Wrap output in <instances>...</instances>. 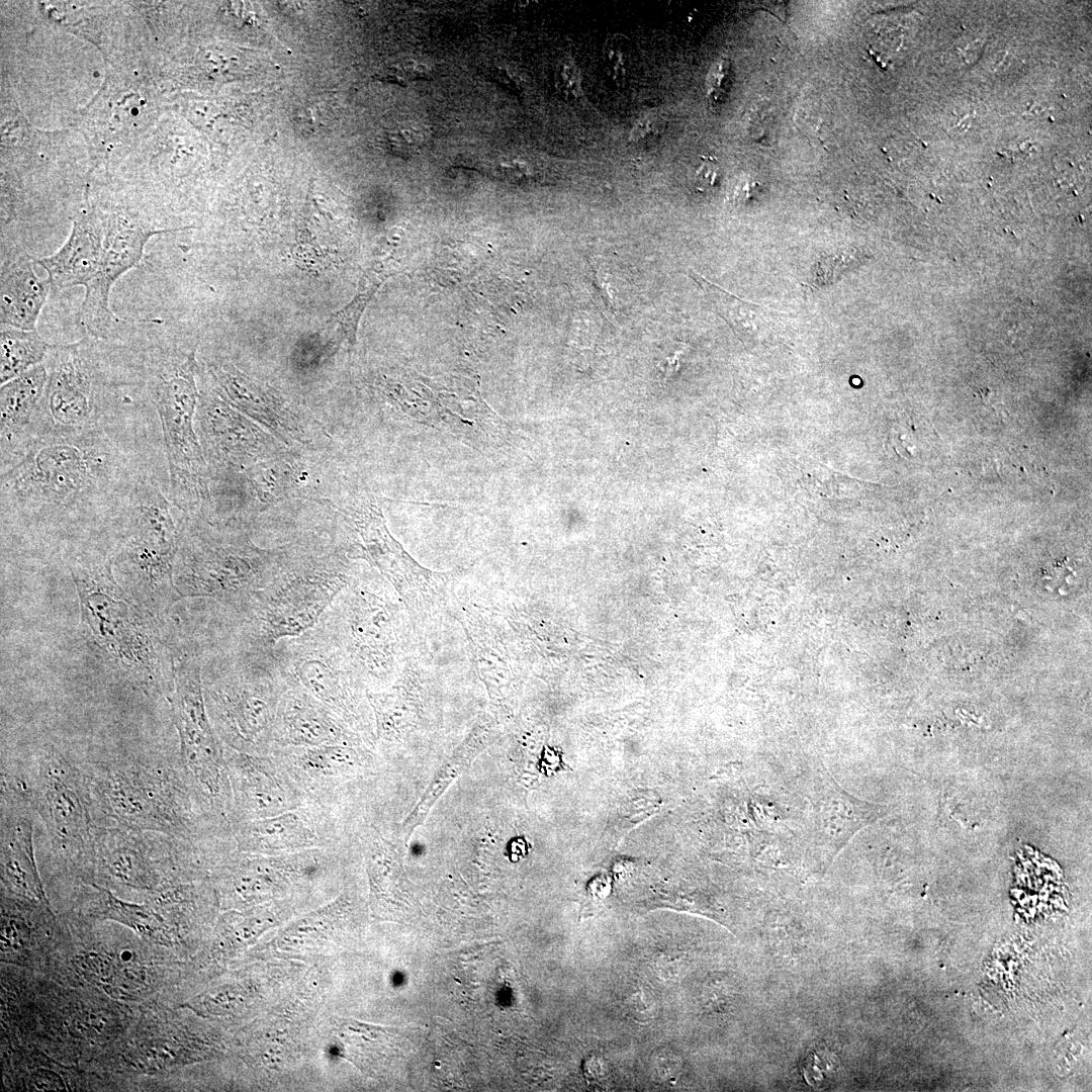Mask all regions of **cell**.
I'll use <instances>...</instances> for the list:
<instances>
[{
	"mask_svg": "<svg viewBox=\"0 0 1092 1092\" xmlns=\"http://www.w3.org/2000/svg\"><path fill=\"white\" fill-rule=\"evenodd\" d=\"M148 477L168 487L158 416L37 437L1 468L2 520L49 536L111 533Z\"/></svg>",
	"mask_w": 1092,
	"mask_h": 1092,
	"instance_id": "obj_1",
	"label": "cell"
},
{
	"mask_svg": "<svg viewBox=\"0 0 1092 1092\" xmlns=\"http://www.w3.org/2000/svg\"><path fill=\"white\" fill-rule=\"evenodd\" d=\"M353 569L337 548L310 537L288 545L278 573L229 613L234 647L268 649L317 624L351 579Z\"/></svg>",
	"mask_w": 1092,
	"mask_h": 1092,
	"instance_id": "obj_2",
	"label": "cell"
},
{
	"mask_svg": "<svg viewBox=\"0 0 1092 1092\" xmlns=\"http://www.w3.org/2000/svg\"><path fill=\"white\" fill-rule=\"evenodd\" d=\"M96 808L117 825L197 845L232 840L231 824L185 766L168 769L125 760L89 782Z\"/></svg>",
	"mask_w": 1092,
	"mask_h": 1092,
	"instance_id": "obj_3",
	"label": "cell"
},
{
	"mask_svg": "<svg viewBox=\"0 0 1092 1092\" xmlns=\"http://www.w3.org/2000/svg\"><path fill=\"white\" fill-rule=\"evenodd\" d=\"M43 364L48 381L32 439L84 432L155 414L150 398L119 395L120 386L146 379H121L120 372H113L111 360L87 340L51 345Z\"/></svg>",
	"mask_w": 1092,
	"mask_h": 1092,
	"instance_id": "obj_4",
	"label": "cell"
},
{
	"mask_svg": "<svg viewBox=\"0 0 1092 1092\" xmlns=\"http://www.w3.org/2000/svg\"><path fill=\"white\" fill-rule=\"evenodd\" d=\"M174 584L181 597L235 605L265 586L280 570L288 545L261 548L232 520L181 518Z\"/></svg>",
	"mask_w": 1092,
	"mask_h": 1092,
	"instance_id": "obj_5",
	"label": "cell"
},
{
	"mask_svg": "<svg viewBox=\"0 0 1092 1092\" xmlns=\"http://www.w3.org/2000/svg\"><path fill=\"white\" fill-rule=\"evenodd\" d=\"M144 362L168 464V497L184 515L207 512L210 476L194 425L199 401L194 353L155 348Z\"/></svg>",
	"mask_w": 1092,
	"mask_h": 1092,
	"instance_id": "obj_6",
	"label": "cell"
},
{
	"mask_svg": "<svg viewBox=\"0 0 1092 1092\" xmlns=\"http://www.w3.org/2000/svg\"><path fill=\"white\" fill-rule=\"evenodd\" d=\"M383 582L353 573L318 621L373 692L390 686L411 656L408 612L393 586Z\"/></svg>",
	"mask_w": 1092,
	"mask_h": 1092,
	"instance_id": "obj_7",
	"label": "cell"
},
{
	"mask_svg": "<svg viewBox=\"0 0 1092 1092\" xmlns=\"http://www.w3.org/2000/svg\"><path fill=\"white\" fill-rule=\"evenodd\" d=\"M221 673L203 686L209 719L224 747L269 755L287 676L274 647H234Z\"/></svg>",
	"mask_w": 1092,
	"mask_h": 1092,
	"instance_id": "obj_8",
	"label": "cell"
},
{
	"mask_svg": "<svg viewBox=\"0 0 1092 1092\" xmlns=\"http://www.w3.org/2000/svg\"><path fill=\"white\" fill-rule=\"evenodd\" d=\"M274 652L288 682L316 698L376 748L367 689L345 650L320 622L298 636L279 641Z\"/></svg>",
	"mask_w": 1092,
	"mask_h": 1092,
	"instance_id": "obj_9",
	"label": "cell"
},
{
	"mask_svg": "<svg viewBox=\"0 0 1092 1092\" xmlns=\"http://www.w3.org/2000/svg\"><path fill=\"white\" fill-rule=\"evenodd\" d=\"M350 546L375 566L393 586L413 623L441 612L448 601L452 572H435L420 565L390 535L379 508L364 503L342 511Z\"/></svg>",
	"mask_w": 1092,
	"mask_h": 1092,
	"instance_id": "obj_10",
	"label": "cell"
},
{
	"mask_svg": "<svg viewBox=\"0 0 1092 1092\" xmlns=\"http://www.w3.org/2000/svg\"><path fill=\"white\" fill-rule=\"evenodd\" d=\"M201 666L197 653H185L173 663V722L179 736L180 756L189 775L214 808L228 817L231 788L224 748L207 713Z\"/></svg>",
	"mask_w": 1092,
	"mask_h": 1092,
	"instance_id": "obj_11",
	"label": "cell"
},
{
	"mask_svg": "<svg viewBox=\"0 0 1092 1092\" xmlns=\"http://www.w3.org/2000/svg\"><path fill=\"white\" fill-rule=\"evenodd\" d=\"M37 800L54 849L74 861L96 856V808L89 781L54 750L38 760Z\"/></svg>",
	"mask_w": 1092,
	"mask_h": 1092,
	"instance_id": "obj_12",
	"label": "cell"
},
{
	"mask_svg": "<svg viewBox=\"0 0 1092 1092\" xmlns=\"http://www.w3.org/2000/svg\"><path fill=\"white\" fill-rule=\"evenodd\" d=\"M307 803L332 812L347 803L353 783L370 774L375 749L365 744L286 746L272 752Z\"/></svg>",
	"mask_w": 1092,
	"mask_h": 1092,
	"instance_id": "obj_13",
	"label": "cell"
},
{
	"mask_svg": "<svg viewBox=\"0 0 1092 1092\" xmlns=\"http://www.w3.org/2000/svg\"><path fill=\"white\" fill-rule=\"evenodd\" d=\"M103 221L102 256L98 271L85 287L81 315L84 326L93 337H106L116 316L109 306L113 284L135 267L144 257L148 241L157 234L173 230H157L125 212L108 214Z\"/></svg>",
	"mask_w": 1092,
	"mask_h": 1092,
	"instance_id": "obj_14",
	"label": "cell"
},
{
	"mask_svg": "<svg viewBox=\"0 0 1092 1092\" xmlns=\"http://www.w3.org/2000/svg\"><path fill=\"white\" fill-rule=\"evenodd\" d=\"M231 788L230 824L273 817L307 803L281 762L224 747Z\"/></svg>",
	"mask_w": 1092,
	"mask_h": 1092,
	"instance_id": "obj_15",
	"label": "cell"
},
{
	"mask_svg": "<svg viewBox=\"0 0 1092 1092\" xmlns=\"http://www.w3.org/2000/svg\"><path fill=\"white\" fill-rule=\"evenodd\" d=\"M236 849L279 855L313 848L340 849V827L335 814L306 803L285 813L231 825Z\"/></svg>",
	"mask_w": 1092,
	"mask_h": 1092,
	"instance_id": "obj_16",
	"label": "cell"
},
{
	"mask_svg": "<svg viewBox=\"0 0 1092 1092\" xmlns=\"http://www.w3.org/2000/svg\"><path fill=\"white\" fill-rule=\"evenodd\" d=\"M196 420L210 479L274 449L266 432L239 414L217 390L199 396Z\"/></svg>",
	"mask_w": 1092,
	"mask_h": 1092,
	"instance_id": "obj_17",
	"label": "cell"
},
{
	"mask_svg": "<svg viewBox=\"0 0 1092 1092\" xmlns=\"http://www.w3.org/2000/svg\"><path fill=\"white\" fill-rule=\"evenodd\" d=\"M288 684L277 710L273 750L340 743L374 748L316 698L297 685Z\"/></svg>",
	"mask_w": 1092,
	"mask_h": 1092,
	"instance_id": "obj_18",
	"label": "cell"
},
{
	"mask_svg": "<svg viewBox=\"0 0 1092 1092\" xmlns=\"http://www.w3.org/2000/svg\"><path fill=\"white\" fill-rule=\"evenodd\" d=\"M218 393L236 410L250 416L285 444L305 443L307 434L301 420L270 390L251 380L232 363L209 364Z\"/></svg>",
	"mask_w": 1092,
	"mask_h": 1092,
	"instance_id": "obj_19",
	"label": "cell"
},
{
	"mask_svg": "<svg viewBox=\"0 0 1092 1092\" xmlns=\"http://www.w3.org/2000/svg\"><path fill=\"white\" fill-rule=\"evenodd\" d=\"M156 107L139 85L110 80L84 114V126L103 145L123 143L140 133L151 121Z\"/></svg>",
	"mask_w": 1092,
	"mask_h": 1092,
	"instance_id": "obj_20",
	"label": "cell"
},
{
	"mask_svg": "<svg viewBox=\"0 0 1092 1092\" xmlns=\"http://www.w3.org/2000/svg\"><path fill=\"white\" fill-rule=\"evenodd\" d=\"M102 245L103 221L93 207H85L75 216L66 243L34 262L47 272L52 289L86 287L98 271Z\"/></svg>",
	"mask_w": 1092,
	"mask_h": 1092,
	"instance_id": "obj_21",
	"label": "cell"
},
{
	"mask_svg": "<svg viewBox=\"0 0 1092 1092\" xmlns=\"http://www.w3.org/2000/svg\"><path fill=\"white\" fill-rule=\"evenodd\" d=\"M47 381L48 371L42 363L1 385V468L17 458L31 442Z\"/></svg>",
	"mask_w": 1092,
	"mask_h": 1092,
	"instance_id": "obj_22",
	"label": "cell"
},
{
	"mask_svg": "<svg viewBox=\"0 0 1092 1092\" xmlns=\"http://www.w3.org/2000/svg\"><path fill=\"white\" fill-rule=\"evenodd\" d=\"M462 624L467 635L472 662L484 684L492 707L502 716L511 699V666L496 615L465 609Z\"/></svg>",
	"mask_w": 1092,
	"mask_h": 1092,
	"instance_id": "obj_23",
	"label": "cell"
},
{
	"mask_svg": "<svg viewBox=\"0 0 1092 1092\" xmlns=\"http://www.w3.org/2000/svg\"><path fill=\"white\" fill-rule=\"evenodd\" d=\"M1 858L6 880L22 895L29 898L44 897L36 871L32 843V822L24 807L23 798L16 791L3 788Z\"/></svg>",
	"mask_w": 1092,
	"mask_h": 1092,
	"instance_id": "obj_24",
	"label": "cell"
},
{
	"mask_svg": "<svg viewBox=\"0 0 1092 1092\" xmlns=\"http://www.w3.org/2000/svg\"><path fill=\"white\" fill-rule=\"evenodd\" d=\"M30 257L15 260L1 273V325L34 331L51 288L48 279L38 278Z\"/></svg>",
	"mask_w": 1092,
	"mask_h": 1092,
	"instance_id": "obj_25",
	"label": "cell"
},
{
	"mask_svg": "<svg viewBox=\"0 0 1092 1092\" xmlns=\"http://www.w3.org/2000/svg\"><path fill=\"white\" fill-rule=\"evenodd\" d=\"M494 732V724L484 716L474 724L465 739L442 763L423 796L400 825L399 834L406 844L415 829L423 823L434 804L486 747Z\"/></svg>",
	"mask_w": 1092,
	"mask_h": 1092,
	"instance_id": "obj_26",
	"label": "cell"
},
{
	"mask_svg": "<svg viewBox=\"0 0 1092 1092\" xmlns=\"http://www.w3.org/2000/svg\"><path fill=\"white\" fill-rule=\"evenodd\" d=\"M690 276L701 287L717 313L740 338L756 340L772 331L775 314L769 310L729 293L692 269Z\"/></svg>",
	"mask_w": 1092,
	"mask_h": 1092,
	"instance_id": "obj_27",
	"label": "cell"
},
{
	"mask_svg": "<svg viewBox=\"0 0 1092 1092\" xmlns=\"http://www.w3.org/2000/svg\"><path fill=\"white\" fill-rule=\"evenodd\" d=\"M50 346L36 330L27 331L1 325V385L42 364Z\"/></svg>",
	"mask_w": 1092,
	"mask_h": 1092,
	"instance_id": "obj_28",
	"label": "cell"
},
{
	"mask_svg": "<svg viewBox=\"0 0 1092 1092\" xmlns=\"http://www.w3.org/2000/svg\"><path fill=\"white\" fill-rule=\"evenodd\" d=\"M249 475L262 503H272L291 489L296 471L287 461L268 459L252 467Z\"/></svg>",
	"mask_w": 1092,
	"mask_h": 1092,
	"instance_id": "obj_29",
	"label": "cell"
},
{
	"mask_svg": "<svg viewBox=\"0 0 1092 1092\" xmlns=\"http://www.w3.org/2000/svg\"><path fill=\"white\" fill-rule=\"evenodd\" d=\"M731 61L720 58L710 69L707 78V99L711 107L719 108L727 100L733 85Z\"/></svg>",
	"mask_w": 1092,
	"mask_h": 1092,
	"instance_id": "obj_30",
	"label": "cell"
},
{
	"mask_svg": "<svg viewBox=\"0 0 1092 1092\" xmlns=\"http://www.w3.org/2000/svg\"><path fill=\"white\" fill-rule=\"evenodd\" d=\"M425 143L424 132L415 126L396 127L387 130L383 136L385 148L397 156H411Z\"/></svg>",
	"mask_w": 1092,
	"mask_h": 1092,
	"instance_id": "obj_31",
	"label": "cell"
},
{
	"mask_svg": "<svg viewBox=\"0 0 1092 1092\" xmlns=\"http://www.w3.org/2000/svg\"><path fill=\"white\" fill-rule=\"evenodd\" d=\"M555 81L557 89L565 97L573 99L581 96L579 72L571 60H564L560 63L556 70Z\"/></svg>",
	"mask_w": 1092,
	"mask_h": 1092,
	"instance_id": "obj_32",
	"label": "cell"
},
{
	"mask_svg": "<svg viewBox=\"0 0 1092 1092\" xmlns=\"http://www.w3.org/2000/svg\"><path fill=\"white\" fill-rule=\"evenodd\" d=\"M625 35L615 34L606 40L604 56L616 76H624L627 64L628 46Z\"/></svg>",
	"mask_w": 1092,
	"mask_h": 1092,
	"instance_id": "obj_33",
	"label": "cell"
},
{
	"mask_svg": "<svg viewBox=\"0 0 1092 1092\" xmlns=\"http://www.w3.org/2000/svg\"><path fill=\"white\" fill-rule=\"evenodd\" d=\"M720 177V167L712 157H702V163L694 175L695 189L700 192L709 191L716 186Z\"/></svg>",
	"mask_w": 1092,
	"mask_h": 1092,
	"instance_id": "obj_34",
	"label": "cell"
},
{
	"mask_svg": "<svg viewBox=\"0 0 1092 1092\" xmlns=\"http://www.w3.org/2000/svg\"><path fill=\"white\" fill-rule=\"evenodd\" d=\"M499 170L503 174L510 178L526 177L529 174V168L525 162L519 160H510L499 164Z\"/></svg>",
	"mask_w": 1092,
	"mask_h": 1092,
	"instance_id": "obj_35",
	"label": "cell"
},
{
	"mask_svg": "<svg viewBox=\"0 0 1092 1092\" xmlns=\"http://www.w3.org/2000/svg\"><path fill=\"white\" fill-rule=\"evenodd\" d=\"M657 132H658V125H657L656 120L646 118L644 120H641L637 124V126L634 128V130H633V140L634 141H641L643 143V141L646 140V138L648 140L650 136H654V133H657Z\"/></svg>",
	"mask_w": 1092,
	"mask_h": 1092,
	"instance_id": "obj_36",
	"label": "cell"
}]
</instances>
